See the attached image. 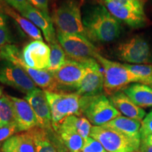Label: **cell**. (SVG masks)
I'll return each mask as SVG.
<instances>
[{
	"instance_id": "6da1fadb",
	"label": "cell",
	"mask_w": 152,
	"mask_h": 152,
	"mask_svg": "<svg viewBox=\"0 0 152 152\" xmlns=\"http://www.w3.org/2000/svg\"><path fill=\"white\" fill-rule=\"evenodd\" d=\"M86 37L90 42L107 44L116 40L121 33V23L104 4L92 3L82 11Z\"/></svg>"
},
{
	"instance_id": "7a4b0ae2",
	"label": "cell",
	"mask_w": 152,
	"mask_h": 152,
	"mask_svg": "<svg viewBox=\"0 0 152 152\" xmlns=\"http://www.w3.org/2000/svg\"><path fill=\"white\" fill-rule=\"evenodd\" d=\"M95 59L103 70L104 90L109 96L122 91L125 87L132 83H142L152 87V80L132 73L123 64L108 59L99 52L95 56Z\"/></svg>"
},
{
	"instance_id": "3957f363",
	"label": "cell",
	"mask_w": 152,
	"mask_h": 152,
	"mask_svg": "<svg viewBox=\"0 0 152 152\" xmlns=\"http://www.w3.org/2000/svg\"><path fill=\"white\" fill-rule=\"evenodd\" d=\"M80 111L82 116L86 118L94 126H102L121 115L109 99L102 94L81 96Z\"/></svg>"
},
{
	"instance_id": "277c9868",
	"label": "cell",
	"mask_w": 152,
	"mask_h": 152,
	"mask_svg": "<svg viewBox=\"0 0 152 152\" xmlns=\"http://www.w3.org/2000/svg\"><path fill=\"white\" fill-rule=\"evenodd\" d=\"M52 19L58 31L86 37L80 4L78 0L63 1L54 11Z\"/></svg>"
},
{
	"instance_id": "5b68a950",
	"label": "cell",
	"mask_w": 152,
	"mask_h": 152,
	"mask_svg": "<svg viewBox=\"0 0 152 152\" xmlns=\"http://www.w3.org/2000/svg\"><path fill=\"white\" fill-rule=\"evenodd\" d=\"M52 119L54 130L70 115L82 116L80 111L81 96L77 93H64L45 90Z\"/></svg>"
},
{
	"instance_id": "8992f818",
	"label": "cell",
	"mask_w": 152,
	"mask_h": 152,
	"mask_svg": "<svg viewBox=\"0 0 152 152\" xmlns=\"http://www.w3.org/2000/svg\"><path fill=\"white\" fill-rule=\"evenodd\" d=\"M0 59L8 61L22 68L37 86L45 90L56 92V83L53 74L47 70L34 69L26 65L22 52L18 46L7 44L0 49Z\"/></svg>"
},
{
	"instance_id": "52a82bcc",
	"label": "cell",
	"mask_w": 152,
	"mask_h": 152,
	"mask_svg": "<svg viewBox=\"0 0 152 152\" xmlns=\"http://www.w3.org/2000/svg\"><path fill=\"white\" fill-rule=\"evenodd\" d=\"M90 136L99 142L108 152H138L141 144V139L104 126H92Z\"/></svg>"
},
{
	"instance_id": "ba28073f",
	"label": "cell",
	"mask_w": 152,
	"mask_h": 152,
	"mask_svg": "<svg viewBox=\"0 0 152 152\" xmlns=\"http://www.w3.org/2000/svg\"><path fill=\"white\" fill-rule=\"evenodd\" d=\"M115 54L120 60L126 64H152L151 47L140 36H134L120 43L115 48Z\"/></svg>"
},
{
	"instance_id": "9c48e42d",
	"label": "cell",
	"mask_w": 152,
	"mask_h": 152,
	"mask_svg": "<svg viewBox=\"0 0 152 152\" xmlns=\"http://www.w3.org/2000/svg\"><path fill=\"white\" fill-rule=\"evenodd\" d=\"M56 37L64 52L72 60L85 62L95 58L98 50L84 36L63 33L57 30Z\"/></svg>"
},
{
	"instance_id": "30bf717a",
	"label": "cell",
	"mask_w": 152,
	"mask_h": 152,
	"mask_svg": "<svg viewBox=\"0 0 152 152\" xmlns=\"http://www.w3.org/2000/svg\"><path fill=\"white\" fill-rule=\"evenodd\" d=\"M0 83L26 94L37 88L22 68L3 59H0Z\"/></svg>"
},
{
	"instance_id": "8fae6325",
	"label": "cell",
	"mask_w": 152,
	"mask_h": 152,
	"mask_svg": "<svg viewBox=\"0 0 152 152\" xmlns=\"http://www.w3.org/2000/svg\"><path fill=\"white\" fill-rule=\"evenodd\" d=\"M83 63L85 73L75 90V93L80 96H96L102 94L104 90V77L100 64L95 58Z\"/></svg>"
},
{
	"instance_id": "7c38bea8",
	"label": "cell",
	"mask_w": 152,
	"mask_h": 152,
	"mask_svg": "<svg viewBox=\"0 0 152 152\" xmlns=\"http://www.w3.org/2000/svg\"><path fill=\"white\" fill-rule=\"evenodd\" d=\"M85 73V66L83 63L70 59L57 71L52 73L56 83V92L60 87L64 89L76 90Z\"/></svg>"
},
{
	"instance_id": "4fadbf2b",
	"label": "cell",
	"mask_w": 152,
	"mask_h": 152,
	"mask_svg": "<svg viewBox=\"0 0 152 152\" xmlns=\"http://www.w3.org/2000/svg\"><path fill=\"white\" fill-rule=\"evenodd\" d=\"M24 99L29 103L35 114L38 127L45 130L53 129L51 110L45 90L35 89L26 94Z\"/></svg>"
},
{
	"instance_id": "5bb4252c",
	"label": "cell",
	"mask_w": 152,
	"mask_h": 152,
	"mask_svg": "<svg viewBox=\"0 0 152 152\" xmlns=\"http://www.w3.org/2000/svg\"><path fill=\"white\" fill-rule=\"evenodd\" d=\"M17 11L33 23L42 32L44 37L49 44L58 40L56 37L54 24L50 16H47L41 11L38 10L28 1Z\"/></svg>"
},
{
	"instance_id": "9a60e30c",
	"label": "cell",
	"mask_w": 152,
	"mask_h": 152,
	"mask_svg": "<svg viewBox=\"0 0 152 152\" xmlns=\"http://www.w3.org/2000/svg\"><path fill=\"white\" fill-rule=\"evenodd\" d=\"M104 4L115 18L128 25L129 27L137 29L147 27L151 23L144 11L113 2H104Z\"/></svg>"
},
{
	"instance_id": "2e32d148",
	"label": "cell",
	"mask_w": 152,
	"mask_h": 152,
	"mask_svg": "<svg viewBox=\"0 0 152 152\" xmlns=\"http://www.w3.org/2000/svg\"><path fill=\"white\" fill-rule=\"evenodd\" d=\"M23 58L26 65L37 70L47 69L49 65L50 47L43 41L33 40L24 47Z\"/></svg>"
},
{
	"instance_id": "e0dca14e",
	"label": "cell",
	"mask_w": 152,
	"mask_h": 152,
	"mask_svg": "<svg viewBox=\"0 0 152 152\" xmlns=\"http://www.w3.org/2000/svg\"><path fill=\"white\" fill-rule=\"evenodd\" d=\"M14 108L15 118L20 132L38 126L37 118L29 103L25 99L9 96Z\"/></svg>"
},
{
	"instance_id": "ac0fdd59",
	"label": "cell",
	"mask_w": 152,
	"mask_h": 152,
	"mask_svg": "<svg viewBox=\"0 0 152 152\" xmlns=\"http://www.w3.org/2000/svg\"><path fill=\"white\" fill-rule=\"evenodd\" d=\"M109 99L114 107L125 117L142 121L146 116L145 111L133 103L123 91L114 93Z\"/></svg>"
},
{
	"instance_id": "d6986e66",
	"label": "cell",
	"mask_w": 152,
	"mask_h": 152,
	"mask_svg": "<svg viewBox=\"0 0 152 152\" xmlns=\"http://www.w3.org/2000/svg\"><path fill=\"white\" fill-rule=\"evenodd\" d=\"M1 152H36L35 144L30 130L14 134L4 142Z\"/></svg>"
},
{
	"instance_id": "ffe728a7",
	"label": "cell",
	"mask_w": 152,
	"mask_h": 152,
	"mask_svg": "<svg viewBox=\"0 0 152 152\" xmlns=\"http://www.w3.org/2000/svg\"><path fill=\"white\" fill-rule=\"evenodd\" d=\"M122 91L139 107H152V87L149 85L132 83Z\"/></svg>"
},
{
	"instance_id": "44dd1931",
	"label": "cell",
	"mask_w": 152,
	"mask_h": 152,
	"mask_svg": "<svg viewBox=\"0 0 152 152\" xmlns=\"http://www.w3.org/2000/svg\"><path fill=\"white\" fill-rule=\"evenodd\" d=\"M141 122L138 120L120 115L102 126L117 130L132 137L141 139L140 133Z\"/></svg>"
},
{
	"instance_id": "7402d4cb",
	"label": "cell",
	"mask_w": 152,
	"mask_h": 152,
	"mask_svg": "<svg viewBox=\"0 0 152 152\" xmlns=\"http://www.w3.org/2000/svg\"><path fill=\"white\" fill-rule=\"evenodd\" d=\"M4 11L6 14L10 16L16 23L18 27L28 37L33 39L34 40L43 41V37L40 30L36 27L35 25L31 21H30L28 19L23 16L16 10H14L13 8L7 7V6L4 7Z\"/></svg>"
},
{
	"instance_id": "603a6c76",
	"label": "cell",
	"mask_w": 152,
	"mask_h": 152,
	"mask_svg": "<svg viewBox=\"0 0 152 152\" xmlns=\"http://www.w3.org/2000/svg\"><path fill=\"white\" fill-rule=\"evenodd\" d=\"M55 131L58 133L68 152H82L84 145V140L78 133L62 125H60Z\"/></svg>"
},
{
	"instance_id": "cb8c5ba5",
	"label": "cell",
	"mask_w": 152,
	"mask_h": 152,
	"mask_svg": "<svg viewBox=\"0 0 152 152\" xmlns=\"http://www.w3.org/2000/svg\"><path fill=\"white\" fill-rule=\"evenodd\" d=\"M60 125L67 127V128H69L75 131L83 138L84 140H86L87 137H89L91 129H92V127L90 121L86 118H85L84 116H77V115H70V116L66 118L61 123Z\"/></svg>"
},
{
	"instance_id": "d4e9b609",
	"label": "cell",
	"mask_w": 152,
	"mask_h": 152,
	"mask_svg": "<svg viewBox=\"0 0 152 152\" xmlns=\"http://www.w3.org/2000/svg\"><path fill=\"white\" fill-rule=\"evenodd\" d=\"M30 130L35 142L36 152H58L49 139L48 130L38 126L30 129Z\"/></svg>"
},
{
	"instance_id": "484cf974",
	"label": "cell",
	"mask_w": 152,
	"mask_h": 152,
	"mask_svg": "<svg viewBox=\"0 0 152 152\" xmlns=\"http://www.w3.org/2000/svg\"><path fill=\"white\" fill-rule=\"evenodd\" d=\"M49 65L47 70L52 73L57 71L66 61V52L58 40L49 44Z\"/></svg>"
},
{
	"instance_id": "4316f807",
	"label": "cell",
	"mask_w": 152,
	"mask_h": 152,
	"mask_svg": "<svg viewBox=\"0 0 152 152\" xmlns=\"http://www.w3.org/2000/svg\"><path fill=\"white\" fill-rule=\"evenodd\" d=\"M0 122L4 125L16 124L12 102L9 95L0 98Z\"/></svg>"
},
{
	"instance_id": "83f0119b",
	"label": "cell",
	"mask_w": 152,
	"mask_h": 152,
	"mask_svg": "<svg viewBox=\"0 0 152 152\" xmlns=\"http://www.w3.org/2000/svg\"><path fill=\"white\" fill-rule=\"evenodd\" d=\"M127 69L140 77L152 80V64H123Z\"/></svg>"
},
{
	"instance_id": "f1b7e54d",
	"label": "cell",
	"mask_w": 152,
	"mask_h": 152,
	"mask_svg": "<svg viewBox=\"0 0 152 152\" xmlns=\"http://www.w3.org/2000/svg\"><path fill=\"white\" fill-rule=\"evenodd\" d=\"M82 152H108L102 144L95 139L89 137L84 140Z\"/></svg>"
},
{
	"instance_id": "f546056e",
	"label": "cell",
	"mask_w": 152,
	"mask_h": 152,
	"mask_svg": "<svg viewBox=\"0 0 152 152\" xmlns=\"http://www.w3.org/2000/svg\"><path fill=\"white\" fill-rule=\"evenodd\" d=\"M20 132L17 124L4 125L0 128V144L5 142L11 137Z\"/></svg>"
},
{
	"instance_id": "4dcf8cb0",
	"label": "cell",
	"mask_w": 152,
	"mask_h": 152,
	"mask_svg": "<svg viewBox=\"0 0 152 152\" xmlns=\"http://www.w3.org/2000/svg\"><path fill=\"white\" fill-rule=\"evenodd\" d=\"M140 133L141 140L152 134V111L146 115L142 121Z\"/></svg>"
},
{
	"instance_id": "1f68e13d",
	"label": "cell",
	"mask_w": 152,
	"mask_h": 152,
	"mask_svg": "<svg viewBox=\"0 0 152 152\" xmlns=\"http://www.w3.org/2000/svg\"><path fill=\"white\" fill-rule=\"evenodd\" d=\"M104 2H113L118 4L125 6L130 8L136 9V10L144 11V7H142L140 4L134 0H103Z\"/></svg>"
},
{
	"instance_id": "d6a6232c",
	"label": "cell",
	"mask_w": 152,
	"mask_h": 152,
	"mask_svg": "<svg viewBox=\"0 0 152 152\" xmlns=\"http://www.w3.org/2000/svg\"><path fill=\"white\" fill-rule=\"evenodd\" d=\"M11 33L8 26L6 24L4 26L0 28V49L7 44H11Z\"/></svg>"
},
{
	"instance_id": "836d02e7",
	"label": "cell",
	"mask_w": 152,
	"mask_h": 152,
	"mask_svg": "<svg viewBox=\"0 0 152 152\" xmlns=\"http://www.w3.org/2000/svg\"><path fill=\"white\" fill-rule=\"evenodd\" d=\"M49 0H31L30 4L41 11L44 14L49 16Z\"/></svg>"
},
{
	"instance_id": "e575fe53",
	"label": "cell",
	"mask_w": 152,
	"mask_h": 152,
	"mask_svg": "<svg viewBox=\"0 0 152 152\" xmlns=\"http://www.w3.org/2000/svg\"><path fill=\"white\" fill-rule=\"evenodd\" d=\"M16 11L28 2V0H3Z\"/></svg>"
},
{
	"instance_id": "d590c367",
	"label": "cell",
	"mask_w": 152,
	"mask_h": 152,
	"mask_svg": "<svg viewBox=\"0 0 152 152\" xmlns=\"http://www.w3.org/2000/svg\"><path fill=\"white\" fill-rule=\"evenodd\" d=\"M138 152H152V146H149L141 142Z\"/></svg>"
},
{
	"instance_id": "8d00e7d4",
	"label": "cell",
	"mask_w": 152,
	"mask_h": 152,
	"mask_svg": "<svg viewBox=\"0 0 152 152\" xmlns=\"http://www.w3.org/2000/svg\"><path fill=\"white\" fill-rule=\"evenodd\" d=\"M141 142H144V143L147 144L149 146H152V134H150V135L142 139Z\"/></svg>"
},
{
	"instance_id": "74e56055",
	"label": "cell",
	"mask_w": 152,
	"mask_h": 152,
	"mask_svg": "<svg viewBox=\"0 0 152 152\" xmlns=\"http://www.w3.org/2000/svg\"><path fill=\"white\" fill-rule=\"evenodd\" d=\"M6 24H7V21H6L5 16L0 13V28L4 26Z\"/></svg>"
},
{
	"instance_id": "f35d334b",
	"label": "cell",
	"mask_w": 152,
	"mask_h": 152,
	"mask_svg": "<svg viewBox=\"0 0 152 152\" xmlns=\"http://www.w3.org/2000/svg\"><path fill=\"white\" fill-rule=\"evenodd\" d=\"M134 1L140 4L143 7H144V6H145L146 1H147V0H134Z\"/></svg>"
},
{
	"instance_id": "ab89813d",
	"label": "cell",
	"mask_w": 152,
	"mask_h": 152,
	"mask_svg": "<svg viewBox=\"0 0 152 152\" xmlns=\"http://www.w3.org/2000/svg\"><path fill=\"white\" fill-rule=\"evenodd\" d=\"M3 90H2V88H1V87L0 86V98L1 97V96H3Z\"/></svg>"
},
{
	"instance_id": "60d3db41",
	"label": "cell",
	"mask_w": 152,
	"mask_h": 152,
	"mask_svg": "<svg viewBox=\"0 0 152 152\" xmlns=\"http://www.w3.org/2000/svg\"><path fill=\"white\" fill-rule=\"evenodd\" d=\"M3 126H4V125L1 122H0V128H1V127H3Z\"/></svg>"
},
{
	"instance_id": "b9f144b4",
	"label": "cell",
	"mask_w": 152,
	"mask_h": 152,
	"mask_svg": "<svg viewBox=\"0 0 152 152\" xmlns=\"http://www.w3.org/2000/svg\"><path fill=\"white\" fill-rule=\"evenodd\" d=\"M1 144H0V152H1Z\"/></svg>"
},
{
	"instance_id": "7bdbcfd3",
	"label": "cell",
	"mask_w": 152,
	"mask_h": 152,
	"mask_svg": "<svg viewBox=\"0 0 152 152\" xmlns=\"http://www.w3.org/2000/svg\"><path fill=\"white\" fill-rule=\"evenodd\" d=\"M30 1H31V0H28V2H29V3L30 2Z\"/></svg>"
},
{
	"instance_id": "ee69618b",
	"label": "cell",
	"mask_w": 152,
	"mask_h": 152,
	"mask_svg": "<svg viewBox=\"0 0 152 152\" xmlns=\"http://www.w3.org/2000/svg\"><path fill=\"white\" fill-rule=\"evenodd\" d=\"M1 0H0V2H1Z\"/></svg>"
}]
</instances>
